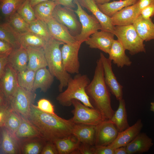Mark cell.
Wrapping results in <instances>:
<instances>
[{
	"label": "cell",
	"instance_id": "cell-12",
	"mask_svg": "<svg viewBox=\"0 0 154 154\" xmlns=\"http://www.w3.org/2000/svg\"><path fill=\"white\" fill-rule=\"evenodd\" d=\"M17 73L8 63L0 77V92L11 102L17 90Z\"/></svg>",
	"mask_w": 154,
	"mask_h": 154
},
{
	"label": "cell",
	"instance_id": "cell-44",
	"mask_svg": "<svg viewBox=\"0 0 154 154\" xmlns=\"http://www.w3.org/2000/svg\"><path fill=\"white\" fill-rule=\"evenodd\" d=\"M14 49L9 43L0 40V56H8Z\"/></svg>",
	"mask_w": 154,
	"mask_h": 154
},
{
	"label": "cell",
	"instance_id": "cell-18",
	"mask_svg": "<svg viewBox=\"0 0 154 154\" xmlns=\"http://www.w3.org/2000/svg\"><path fill=\"white\" fill-rule=\"evenodd\" d=\"M0 154H21L19 140L3 127L0 128Z\"/></svg>",
	"mask_w": 154,
	"mask_h": 154
},
{
	"label": "cell",
	"instance_id": "cell-48",
	"mask_svg": "<svg viewBox=\"0 0 154 154\" xmlns=\"http://www.w3.org/2000/svg\"><path fill=\"white\" fill-rule=\"evenodd\" d=\"M8 57L7 56H0V77L3 74L8 63Z\"/></svg>",
	"mask_w": 154,
	"mask_h": 154
},
{
	"label": "cell",
	"instance_id": "cell-36",
	"mask_svg": "<svg viewBox=\"0 0 154 154\" xmlns=\"http://www.w3.org/2000/svg\"><path fill=\"white\" fill-rule=\"evenodd\" d=\"M29 31L39 36L46 41L52 37L47 23L37 19L29 24Z\"/></svg>",
	"mask_w": 154,
	"mask_h": 154
},
{
	"label": "cell",
	"instance_id": "cell-22",
	"mask_svg": "<svg viewBox=\"0 0 154 154\" xmlns=\"http://www.w3.org/2000/svg\"><path fill=\"white\" fill-rule=\"evenodd\" d=\"M96 126L75 124L72 134L82 143L95 145Z\"/></svg>",
	"mask_w": 154,
	"mask_h": 154
},
{
	"label": "cell",
	"instance_id": "cell-11",
	"mask_svg": "<svg viewBox=\"0 0 154 154\" xmlns=\"http://www.w3.org/2000/svg\"><path fill=\"white\" fill-rule=\"evenodd\" d=\"M100 59L103 66L104 79L109 90L118 101L123 99V86L118 81L112 69V61L102 52Z\"/></svg>",
	"mask_w": 154,
	"mask_h": 154
},
{
	"label": "cell",
	"instance_id": "cell-15",
	"mask_svg": "<svg viewBox=\"0 0 154 154\" xmlns=\"http://www.w3.org/2000/svg\"><path fill=\"white\" fill-rule=\"evenodd\" d=\"M114 36L110 32L98 31L91 35L85 42L91 48L98 49L108 54L114 39Z\"/></svg>",
	"mask_w": 154,
	"mask_h": 154
},
{
	"label": "cell",
	"instance_id": "cell-41",
	"mask_svg": "<svg viewBox=\"0 0 154 154\" xmlns=\"http://www.w3.org/2000/svg\"><path fill=\"white\" fill-rule=\"evenodd\" d=\"M11 102L0 92V127H3L5 120L11 108Z\"/></svg>",
	"mask_w": 154,
	"mask_h": 154
},
{
	"label": "cell",
	"instance_id": "cell-39",
	"mask_svg": "<svg viewBox=\"0 0 154 154\" xmlns=\"http://www.w3.org/2000/svg\"><path fill=\"white\" fill-rule=\"evenodd\" d=\"M7 21L12 28L18 33L29 31V24L17 12L11 16Z\"/></svg>",
	"mask_w": 154,
	"mask_h": 154
},
{
	"label": "cell",
	"instance_id": "cell-25",
	"mask_svg": "<svg viewBox=\"0 0 154 154\" xmlns=\"http://www.w3.org/2000/svg\"><path fill=\"white\" fill-rule=\"evenodd\" d=\"M153 145L151 138L145 133H140L126 147L127 154H134L147 152Z\"/></svg>",
	"mask_w": 154,
	"mask_h": 154
},
{
	"label": "cell",
	"instance_id": "cell-24",
	"mask_svg": "<svg viewBox=\"0 0 154 154\" xmlns=\"http://www.w3.org/2000/svg\"><path fill=\"white\" fill-rule=\"evenodd\" d=\"M133 25L139 36L143 41L154 39V23L151 18L145 19L140 15Z\"/></svg>",
	"mask_w": 154,
	"mask_h": 154
},
{
	"label": "cell",
	"instance_id": "cell-2",
	"mask_svg": "<svg viewBox=\"0 0 154 154\" xmlns=\"http://www.w3.org/2000/svg\"><path fill=\"white\" fill-rule=\"evenodd\" d=\"M86 91L91 103H93L100 112L104 120L110 119L115 112L111 106L110 90L104 80L103 66L100 58L96 62L93 78Z\"/></svg>",
	"mask_w": 154,
	"mask_h": 154
},
{
	"label": "cell",
	"instance_id": "cell-43",
	"mask_svg": "<svg viewBox=\"0 0 154 154\" xmlns=\"http://www.w3.org/2000/svg\"><path fill=\"white\" fill-rule=\"evenodd\" d=\"M95 146L81 143L74 154H94Z\"/></svg>",
	"mask_w": 154,
	"mask_h": 154
},
{
	"label": "cell",
	"instance_id": "cell-31",
	"mask_svg": "<svg viewBox=\"0 0 154 154\" xmlns=\"http://www.w3.org/2000/svg\"><path fill=\"white\" fill-rule=\"evenodd\" d=\"M15 135L19 140L36 137H42L37 128L27 118L23 116L21 124Z\"/></svg>",
	"mask_w": 154,
	"mask_h": 154
},
{
	"label": "cell",
	"instance_id": "cell-40",
	"mask_svg": "<svg viewBox=\"0 0 154 154\" xmlns=\"http://www.w3.org/2000/svg\"><path fill=\"white\" fill-rule=\"evenodd\" d=\"M17 12L29 24L37 19L33 8L29 0H26Z\"/></svg>",
	"mask_w": 154,
	"mask_h": 154
},
{
	"label": "cell",
	"instance_id": "cell-47",
	"mask_svg": "<svg viewBox=\"0 0 154 154\" xmlns=\"http://www.w3.org/2000/svg\"><path fill=\"white\" fill-rule=\"evenodd\" d=\"M140 15L145 19H151L154 15V3L143 9L141 11Z\"/></svg>",
	"mask_w": 154,
	"mask_h": 154
},
{
	"label": "cell",
	"instance_id": "cell-8",
	"mask_svg": "<svg viewBox=\"0 0 154 154\" xmlns=\"http://www.w3.org/2000/svg\"><path fill=\"white\" fill-rule=\"evenodd\" d=\"M82 43L78 41L71 44L65 43L61 48L64 68L70 74L79 73L80 63L78 54Z\"/></svg>",
	"mask_w": 154,
	"mask_h": 154
},
{
	"label": "cell",
	"instance_id": "cell-32",
	"mask_svg": "<svg viewBox=\"0 0 154 154\" xmlns=\"http://www.w3.org/2000/svg\"><path fill=\"white\" fill-rule=\"evenodd\" d=\"M139 0H120L114 1L103 4H98L100 10L108 17H111L116 12L123 8L133 5Z\"/></svg>",
	"mask_w": 154,
	"mask_h": 154
},
{
	"label": "cell",
	"instance_id": "cell-21",
	"mask_svg": "<svg viewBox=\"0 0 154 154\" xmlns=\"http://www.w3.org/2000/svg\"><path fill=\"white\" fill-rule=\"evenodd\" d=\"M126 50L118 40H114L109 52L108 58L119 68L129 66L132 62L125 53Z\"/></svg>",
	"mask_w": 154,
	"mask_h": 154
},
{
	"label": "cell",
	"instance_id": "cell-45",
	"mask_svg": "<svg viewBox=\"0 0 154 154\" xmlns=\"http://www.w3.org/2000/svg\"><path fill=\"white\" fill-rule=\"evenodd\" d=\"M57 147L53 142L47 141L40 154H58Z\"/></svg>",
	"mask_w": 154,
	"mask_h": 154
},
{
	"label": "cell",
	"instance_id": "cell-3",
	"mask_svg": "<svg viewBox=\"0 0 154 154\" xmlns=\"http://www.w3.org/2000/svg\"><path fill=\"white\" fill-rule=\"evenodd\" d=\"M63 42L52 37L46 41L43 47L48 69L51 74L59 81V92L67 87L71 77L70 74L64 69L62 64L60 45Z\"/></svg>",
	"mask_w": 154,
	"mask_h": 154
},
{
	"label": "cell",
	"instance_id": "cell-1",
	"mask_svg": "<svg viewBox=\"0 0 154 154\" xmlns=\"http://www.w3.org/2000/svg\"><path fill=\"white\" fill-rule=\"evenodd\" d=\"M27 119L47 141L53 142L72 134L75 125L71 119H66L56 114L43 112L33 104L31 105Z\"/></svg>",
	"mask_w": 154,
	"mask_h": 154
},
{
	"label": "cell",
	"instance_id": "cell-54",
	"mask_svg": "<svg viewBox=\"0 0 154 154\" xmlns=\"http://www.w3.org/2000/svg\"><path fill=\"white\" fill-rule=\"evenodd\" d=\"M151 104L150 110L151 111L154 112V102H151Z\"/></svg>",
	"mask_w": 154,
	"mask_h": 154
},
{
	"label": "cell",
	"instance_id": "cell-13",
	"mask_svg": "<svg viewBox=\"0 0 154 154\" xmlns=\"http://www.w3.org/2000/svg\"><path fill=\"white\" fill-rule=\"evenodd\" d=\"M119 131L110 120H104L96 126L95 146H105L116 139Z\"/></svg>",
	"mask_w": 154,
	"mask_h": 154
},
{
	"label": "cell",
	"instance_id": "cell-51",
	"mask_svg": "<svg viewBox=\"0 0 154 154\" xmlns=\"http://www.w3.org/2000/svg\"><path fill=\"white\" fill-rule=\"evenodd\" d=\"M114 154H127L126 146L115 149Z\"/></svg>",
	"mask_w": 154,
	"mask_h": 154
},
{
	"label": "cell",
	"instance_id": "cell-16",
	"mask_svg": "<svg viewBox=\"0 0 154 154\" xmlns=\"http://www.w3.org/2000/svg\"><path fill=\"white\" fill-rule=\"evenodd\" d=\"M80 5L91 13L98 20L102 29L114 33L115 26L112 22L111 17L103 13L94 0H77Z\"/></svg>",
	"mask_w": 154,
	"mask_h": 154
},
{
	"label": "cell",
	"instance_id": "cell-7",
	"mask_svg": "<svg viewBox=\"0 0 154 154\" xmlns=\"http://www.w3.org/2000/svg\"><path fill=\"white\" fill-rule=\"evenodd\" d=\"M74 2L77 6L76 9L74 11L78 16L81 25L80 33L75 37L77 41L82 43L92 34L99 30H101L102 27L95 16L88 14L83 9L77 0H75Z\"/></svg>",
	"mask_w": 154,
	"mask_h": 154
},
{
	"label": "cell",
	"instance_id": "cell-50",
	"mask_svg": "<svg viewBox=\"0 0 154 154\" xmlns=\"http://www.w3.org/2000/svg\"><path fill=\"white\" fill-rule=\"evenodd\" d=\"M138 2L139 8L141 12V11L145 7L154 4V0H139Z\"/></svg>",
	"mask_w": 154,
	"mask_h": 154
},
{
	"label": "cell",
	"instance_id": "cell-37",
	"mask_svg": "<svg viewBox=\"0 0 154 154\" xmlns=\"http://www.w3.org/2000/svg\"><path fill=\"white\" fill-rule=\"evenodd\" d=\"M22 116L12 107L5 120L3 127L15 135L22 120Z\"/></svg>",
	"mask_w": 154,
	"mask_h": 154
},
{
	"label": "cell",
	"instance_id": "cell-49",
	"mask_svg": "<svg viewBox=\"0 0 154 154\" xmlns=\"http://www.w3.org/2000/svg\"><path fill=\"white\" fill-rule=\"evenodd\" d=\"M75 0H56L55 2L57 5H62L63 6L72 9L75 7V5L73 1Z\"/></svg>",
	"mask_w": 154,
	"mask_h": 154
},
{
	"label": "cell",
	"instance_id": "cell-19",
	"mask_svg": "<svg viewBox=\"0 0 154 154\" xmlns=\"http://www.w3.org/2000/svg\"><path fill=\"white\" fill-rule=\"evenodd\" d=\"M46 23L52 38L67 44H72L77 41L68 28L53 17Z\"/></svg>",
	"mask_w": 154,
	"mask_h": 154
},
{
	"label": "cell",
	"instance_id": "cell-29",
	"mask_svg": "<svg viewBox=\"0 0 154 154\" xmlns=\"http://www.w3.org/2000/svg\"><path fill=\"white\" fill-rule=\"evenodd\" d=\"M117 109L110 119L115 125L119 132H121L129 127L127 121V115L125 100H119Z\"/></svg>",
	"mask_w": 154,
	"mask_h": 154
},
{
	"label": "cell",
	"instance_id": "cell-20",
	"mask_svg": "<svg viewBox=\"0 0 154 154\" xmlns=\"http://www.w3.org/2000/svg\"><path fill=\"white\" fill-rule=\"evenodd\" d=\"M26 49L28 56L27 69L36 71L47 67L43 47H29Z\"/></svg>",
	"mask_w": 154,
	"mask_h": 154
},
{
	"label": "cell",
	"instance_id": "cell-28",
	"mask_svg": "<svg viewBox=\"0 0 154 154\" xmlns=\"http://www.w3.org/2000/svg\"><path fill=\"white\" fill-rule=\"evenodd\" d=\"M53 142L57 147L58 154H74L80 143L73 134L56 140Z\"/></svg>",
	"mask_w": 154,
	"mask_h": 154
},
{
	"label": "cell",
	"instance_id": "cell-46",
	"mask_svg": "<svg viewBox=\"0 0 154 154\" xmlns=\"http://www.w3.org/2000/svg\"><path fill=\"white\" fill-rule=\"evenodd\" d=\"M114 150L109 145L95 146L94 154H114Z\"/></svg>",
	"mask_w": 154,
	"mask_h": 154
},
{
	"label": "cell",
	"instance_id": "cell-35",
	"mask_svg": "<svg viewBox=\"0 0 154 154\" xmlns=\"http://www.w3.org/2000/svg\"><path fill=\"white\" fill-rule=\"evenodd\" d=\"M26 0H0V9L6 21L19 9Z\"/></svg>",
	"mask_w": 154,
	"mask_h": 154
},
{
	"label": "cell",
	"instance_id": "cell-14",
	"mask_svg": "<svg viewBox=\"0 0 154 154\" xmlns=\"http://www.w3.org/2000/svg\"><path fill=\"white\" fill-rule=\"evenodd\" d=\"M138 1L133 5L123 8L114 15L111 17L113 25L123 26L133 25L140 15Z\"/></svg>",
	"mask_w": 154,
	"mask_h": 154
},
{
	"label": "cell",
	"instance_id": "cell-9",
	"mask_svg": "<svg viewBox=\"0 0 154 154\" xmlns=\"http://www.w3.org/2000/svg\"><path fill=\"white\" fill-rule=\"evenodd\" d=\"M52 16L65 26L73 36H76L80 33L81 24L72 9L57 5L54 10Z\"/></svg>",
	"mask_w": 154,
	"mask_h": 154
},
{
	"label": "cell",
	"instance_id": "cell-10",
	"mask_svg": "<svg viewBox=\"0 0 154 154\" xmlns=\"http://www.w3.org/2000/svg\"><path fill=\"white\" fill-rule=\"evenodd\" d=\"M37 95L35 92L27 90L19 86L11 101L12 108L22 116L27 118L31 105L35 102Z\"/></svg>",
	"mask_w": 154,
	"mask_h": 154
},
{
	"label": "cell",
	"instance_id": "cell-52",
	"mask_svg": "<svg viewBox=\"0 0 154 154\" xmlns=\"http://www.w3.org/2000/svg\"><path fill=\"white\" fill-rule=\"evenodd\" d=\"M30 3L33 8L37 4L43 1H48L52 0L55 1L56 0H29Z\"/></svg>",
	"mask_w": 154,
	"mask_h": 154
},
{
	"label": "cell",
	"instance_id": "cell-38",
	"mask_svg": "<svg viewBox=\"0 0 154 154\" xmlns=\"http://www.w3.org/2000/svg\"><path fill=\"white\" fill-rule=\"evenodd\" d=\"M35 73L36 71L27 69L18 73L19 86L27 90L33 91Z\"/></svg>",
	"mask_w": 154,
	"mask_h": 154
},
{
	"label": "cell",
	"instance_id": "cell-33",
	"mask_svg": "<svg viewBox=\"0 0 154 154\" xmlns=\"http://www.w3.org/2000/svg\"><path fill=\"white\" fill-rule=\"evenodd\" d=\"M18 38L21 46L25 49L29 47H43L46 42L41 37L29 31L18 33Z\"/></svg>",
	"mask_w": 154,
	"mask_h": 154
},
{
	"label": "cell",
	"instance_id": "cell-53",
	"mask_svg": "<svg viewBox=\"0 0 154 154\" xmlns=\"http://www.w3.org/2000/svg\"><path fill=\"white\" fill-rule=\"evenodd\" d=\"M96 3L98 4H103L109 2L110 0H94Z\"/></svg>",
	"mask_w": 154,
	"mask_h": 154
},
{
	"label": "cell",
	"instance_id": "cell-34",
	"mask_svg": "<svg viewBox=\"0 0 154 154\" xmlns=\"http://www.w3.org/2000/svg\"><path fill=\"white\" fill-rule=\"evenodd\" d=\"M18 34L7 22L0 24V40L9 43L14 49L21 47L18 40Z\"/></svg>",
	"mask_w": 154,
	"mask_h": 154
},
{
	"label": "cell",
	"instance_id": "cell-4",
	"mask_svg": "<svg viewBox=\"0 0 154 154\" xmlns=\"http://www.w3.org/2000/svg\"><path fill=\"white\" fill-rule=\"evenodd\" d=\"M90 82L86 75L77 74L73 78L71 77L70 78L66 89L57 96L56 100L64 106H71L72 100H77L87 106L94 108L86 91L87 86Z\"/></svg>",
	"mask_w": 154,
	"mask_h": 154
},
{
	"label": "cell",
	"instance_id": "cell-23",
	"mask_svg": "<svg viewBox=\"0 0 154 154\" xmlns=\"http://www.w3.org/2000/svg\"><path fill=\"white\" fill-rule=\"evenodd\" d=\"M8 59V63L17 73L27 69L28 56L26 49L23 47L14 49Z\"/></svg>",
	"mask_w": 154,
	"mask_h": 154
},
{
	"label": "cell",
	"instance_id": "cell-27",
	"mask_svg": "<svg viewBox=\"0 0 154 154\" xmlns=\"http://www.w3.org/2000/svg\"><path fill=\"white\" fill-rule=\"evenodd\" d=\"M54 77L46 67L41 68L36 71L33 91L35 92L39 89L46 92L53 83Z\"/></svg>",
	"mask_w": 154,
	"mask_h": 154
},
{
	"label": "cell",
	"instance_id": "cell-30",
	"mask_svg": "<svg viewBox=\"0 0 154 154\" xmlns=\"http://www.w3.org/2000/svg\"><path fill=\"white\" fill-rule=\"evenodd\" d=\"M56 5L55 2L52 0L37 4L33 7L36 18L47 23L53 17V12Z\"/></svg>",
	"mask_w": 154,
	"mask_h": 154
},
{
	"label": "cell",
	"instance_id": "cell-42",
	"mask_svg": "<svg viewBox=\"0 0 154 154\" xmlns=\"http://www.w3.org/2000/svg\"><path fill=\"white\" fill-rule=\"evenodd\" d=\"M37 108L41 111L50 114H55L54 106L48 100L42 98L37 102Z\"/></svg>",
	"mask_w": 154,
	"mask_h": 154
},
{
	"label": "cell",
	"instance_id": "cell-5",
	"mask_svg": "<svg viewBox=\"0 0 154 154\" xmlns=\"http://www.w3.org/2000/svg\"><path fill=\"white\" fill-rule=\"evenodd\" d=\"M114 34L131 55L145 52L144 41L139 36L133 25L115 26Z\"/></svg>",
	"mask_w": 154,
	"mask_h": 154
},
{
	"label": "cell",
	"instance_id": "cell-17",
	"mask_svg": "<svg viewBox=\"0 0 154 154\" xmlns=\"http://www.w3.org/2000/svg\"><path fill=\"white\" fill-rule=\"evenodd\" d=\"M143 126L141 119H138L132 125L119 132L115 139L109 145L114 149L126 146L140 133Z\"/></svg>",
	"mask_w": 154,
	"mask_h": 154
},
{
	"label": "cell",
	"instance_id": "cell-6",
	"mask_svg": "<svg viewBox=\"0 0 154 154\" xmlns=\"http://www.w3.org/2000/svg\"><path fill=\"white\" fill-rule=\"evenodd\" d=\"M77 100L72 101L74 109L73 117L70 119L75 124L97 126L104 120L102 114L97 109L87 106Z\"/></svg>",
	"mask_w": 154,
	"mask_h": 154
},
{
	"label": "cell",
	"instance_id": "cell-26",
	"mask_svg": "<svg viewBox=\"0 0 154 154\" xmlns=\"http://www.w3.org/2000/svg\"><path fill=\"white\" fill-rule=\"evenodd\" d=\"M21 154H40L47 141L42 137L19 140Z\"/></svg>",
	"mask_w": 154,
	"mask_h": 154
}]
</instances>
